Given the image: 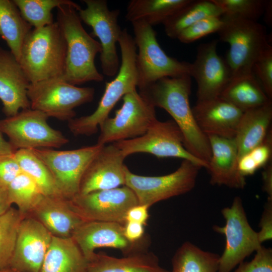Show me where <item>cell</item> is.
<instances>
[{
  "mask_svg": "<svg viewBox=\"0 0 272 272\" xmlns=\"http://www.w3.org/2000/svg\"><path fill=\"white\" fill-rule=\"evenodd\" d=\"M52 236L31 217L21 221L10 268L17 272H40Z\"/></svg>",
  "mask_w": 272,
  "mask_h": 272,
  "instance_id": "obj_18",
  "label": "cell"
},
{
  "mask_svg": "<svg viewBox=\"0 0 272 272\" xmlns=\"http://www.w3.org/2000/svg\"><path fill=\"white\" fill-rule=\"evenodd\" d=\"M257 232L260 242L262 243L272 238V198H267L260 220Z\"/></svg>",
  "mask_w": 272,
  "mask_h": 272,
  "instance_id": "obj_42",
  "label": "cell"
},
{
  "mask_svg": "<svg viewBox=\"0 0 272 272\" xmlns=\"http://www.w3.org/2000/svg\"><path fill=\"white\" fill-rule=\"evenodd\" d=\"M207 136L211 150V157L207 169L211 176V184L243 188L246 184V179L238 169V151L234 138Z\"/></svg>",
  "mask_w": 272,
  "mask_h": 272,
  "instance_id": "obj_22",
  "label": "cell"
},
{
  "mask_svg": "<svg viewBox=\"0 0 272 272\" xmlns=\"http://www.w3.org/2000/svg\"><path fill=\"white\" fill-rule=\"evenodd\" d=\"M88 261L72 237L52 236L40 272H85Z\"/></svg>",
  "mask_w": 272,
  "mask_h": 272,
  "instance_id": "obj_26",
  "label": "cell"
},
{
  "mask_svg": "<svg viewBox=\"0 0 272 272\" xmlns=\"http://www.w3.org/2000/svg\"><path fill=\"white\" fill-rule=\"evenodd\" d=\"M86 8L78 14L81 20L93 30L91 36L99 40L102 50L100 60L104 75L113 77L118 72L120 64L116 43L122 32L118 23L119 10L109 9L106 0H83Z\"/></svg>",
  "mask_w": 272,
  "mask_h": 272,
  "instance_id": "obj_14",
  "label": "cell"
},
{
  "mask_svg": "<svg viewBox=\"0 0 272 272\" xmlns=\"http://www.w3.org/2000/svg\"><path fill=\"white\" fill-rule=\"evenodd\" d=\"M272 1L266 0L265 9L263 13L264 18L266 23L270 25L272 20Z\"/></svg>",
  "mask_w": 272,
  "mask_h": 272,
  "instance_id": "obj_49",
  "label": "cell"
},
{
  "mask_svg": "<svg viewBox=\"0 0 272 272\" xmlns=\"http://www.w3.org/2000/svg\"><path fill=\"white\" fill-rule=\"evenodd\" d=\"M30 83L13 54L0 47V100L7 117L30 108L27 96Z\"/></svg>",
  "mask_w": 272,
  "mask_h": 272,
  "instance_id": "obj_20",
  "label": "cell"
},
{
  "mask_svg": "<svg viewBox=\"0 0 272 272\" xmlns=\"http://www.w3.org/2000/svg\"><path fill=\"white\" fill-rule=\"evenodd\" d=\"M217 41L201 44L195 59L190 63L189 75L197 84V102L220 96L232 79V74L225 58L217 51Z\"/></svg>",
  "mask_w": 272,
  "mask_h": 272,
  "instance_id": "obj_16",
  "label": "cell"
},
{
  "mask_svg": "<svg viewBox=\"0 0 272 272\" xmlns=\"http://www.w3.org/2000/svg\"><path fill=\"white\" fill-rule=\"evenodd\" d=\"M103 146L96 144L67 151L48 148L30 150L50 171L60 195L71 200L78 194L85 171Z\"/></svg>",
  "mask_w": 272,
  "mask_h": 272,
  "instance_id": "obj_13",
  "label": "cell"
},
{
  "mask_svg": "<svg viewBox=\"0 0 272 272\" xmlns=\"http://www.w3.org/2000/svg\"><path fill=\"white\" fill-rule=\"evenodd\" d=\"M120 108L114 117H108L100 125L97 144H106L143 135L157 119L155 107L137 90L123 97Z\"/></svg>",
  "mask_w": 272,
  "mask_h": 272,
  "instance_id": "obj_11",
  "label": "cell"
},
{
  "mask_svg": "<svg viewBox=\"0 0 272 272\" xmlns=\"http://www.w3.org/2000/svg\"><path fill=\"white\" fill-rule=\"evenodd\" d=\"M94 93L93 88L77 87L61 76L30 83L27 96L30 108L69 121L76 116L74 109L91 102Z\"/></svg>",
  "mask_w": 272,
  "mask_h": 272,
  "instance_id": "obj_7",
  "label": "cell"
},
{
  "mask_svg": "<svg viewBox=\"0 0 272 272\" xmlns=\"http://www.w3.org/2000/svg\"><path fill=\"white\" fill-rule=\"evenodd\" d=\"M77 3L57 8L56 22L64 37L66 47L65 69L62 77L70 84L101 82L103 76L95 64V58L102 50L100 43L85 30L78 14Z\"/></svg>",
  "mask_w": 272,
  "mask_h": 272,
  "instance_id": "obj_2",
  "label": "cell"
},
{
  "mask_svg": "<svg viewBox=\"0 0 272 272\" xmlns=\"http://www.w3.org/2000/svg\"><path fill=\"white\" fill-rule=\"evenodd\" d=\"M224 226H214L213 230L224 235L225 246L220 256L218 272H231L245 258L262 246L257 232L249 224L242 201L236 196L230 207L223 208Z\"/></svg>",
  "mask_w": 272,
  "mask_h": 272,
  "instance_id": "obj_8",
  "label": "cell"
},
{
  "mask_svg": "<svg viewBox=\"0 0 272 272\" xmlns=\"http://www.w3.org/2000/svg\"><path fill=\"white\" fill-rule=\"evenodd\" d=\"M223 15L257 21L263 15L266 0H212Z\"/></svg>",
  "mask_w": 272,
  "mask_h": 272,
  "instance_id": "obj_36",
  "label": "cell"
},
{
  "mask_svg": "<svg viewBox=\"0 0 272 272\" xmlns=\"http://www.w3.org/2000/svg\"><path fill=\"white\" fill-rule=\"evenodd\" d=\"M125 158L113 143L104 145L85 171L78 194L125 185Z\"/></svg>",
  "mask_w": 272,
  "mask_h": 272,
  "instance_id": "obj_19",
  "label": "cell"
},
{
  "mask_svg": "<svg viewBox=\"0 0 272 272\" xmlns=\"http://www.w3.org/2000/svg\"><path fill=\"white\" fill-rule=\"evenodd\" d=\"M238 169L240 173L245 177L253 175L259 167L250 154L247 153L239 158Z\"/></svg>",
  "mask_w": 272,
  "mask_h": 272,
  "instance_id": "obj_45",
  "label": "cell"
},
{
  "mask_svg": "<svg viewBox=\"0 0 272 272\" xmlns=\"http://www.w3.org/2000/svg\"><path fill=\"white\" fill-rule=\"evenodd\" d=\"M272 102L244 112L234 139L239 158L261 143L271 128Z\"/></svg>",
  "mask_w": 272,
  "mask_h": 272,
  "instance_id": "obj_25",
  "label": "cell"
},
{
  "mask_svg": "<svg viewBox=\"0 0 272 272\" xmlns=\"http://www.w3.org/2000/svg\"><path fill=\"white\" fill-rule=\"evenodd\" d=\"M14 156L21 171L36 183L43 195L61 196L50 171L31 150H18Z\"/></svg>",
  "mask_w": 272,
  "mask_h": 272,
  "instance_id": "obj_32",
  "label": "cell"
},
{
  "mask_svg": "<svg viewBox=\"0 0 272 272\" xmlns=\"http://www.w3.org/2000/svg\"><path fill=\"white\" fill-rule=\"evenodd\" d=\"M28 217L39 222L52 236L63 238L72 237L85 222L61 196L43 195Z\"/></svg>",
  "mask_w": 272,
  "mask_h": 272,
  "instance_id": "obj_23",
  "label": "cell"
},
{
  "mask_svg": "<svg viewBox=\"0 0 272 272\" xmlns=\"http://www.w3.org/2000/svg\"><path fill=\"white\" fill-rule=\"evenodd\" d=\"M222 18L218 33L220 39L229 45L225 59L232 79L252 74L255 61L269 45L263 26L234 16L223 15Z\"/></svg>",
  "mask_w": 272,
  "mask_h": 272,
  "instance_id": "obj_5",
  "label": "cell"
},
{
  "mask_svg": "<svg viewBox=\"0 0 272 272\" xmlns=\"http://www.w3.org/2000/svg\"><path fill=\"white\" fill-rule=\"evenodd\" d=\"M6 192L9 202L16 205L24 217L29 215L43 196L36 183L22 172L9 184Z\"/></svg>",
  "mask_w": 272,
  "mask_h": 272,
  "instance_id": "obj_33",
  "label": "cell"
},
{
  "mask_svg": "<svg viewBox=\"0 0 272 272\" xmlns=\"http://www.w3.org/2000/svg\"><path fill=\"white\" fill-rule=\"evenodd\" d=\"M266 95L272 98V46L269 44L259 55L252 70Z\"/></svg>",
  "mask_w": 272,
  "mask_h": 272,
  "instance_id": "obj_38",
  "label": "cell"
},
{
  "mask_svg": "<svg viewBox=\"0 0 272 272\" xmlns=\"http://www.w3.org/2000/svg\"><path fill=\"white\" fill-rule=\"evenodd\" d=\"M157 256L147 250L117 258L95 253L88 260L85 272H167Z\"/></svg>",
  "mask_w": 272,
  "mask_h": 272,
  "instance_id": "obj_24",
  "label": "cell"
},
{
  "mask_svg": "<svg viewBox=\"0 0 272 272\" xmlns=\"http://www.w3.org/2000/svg\"><path fill=\"white\" fill-rule=\"evenodd\" d=\"M24 218L12 207L0 215V270L10 268L19 227Z\"/></svg>",
  "mask_w": 272,
  "mask_h": 272,
  "instance_id": "obj_35",
  "label": "cell"
},
{
  "mask_svg": "<svg viewBox=\"0 0 272 272\" xmlns=\"http://www.w3.org/2000/svg\"><path fill=\"white\" fill-rule=\"evenodd\" d=\"M259 168L264 167L270 162L272 153V131L269 130L263 142L249 153Z\"/></svg>",
  "mask_w": 272,
  "mask_h": 272,
  "instance_id": "obj_41",
  "label": "cell"
},
{
  "mask_svg": "<svg viewBox=\"0 0 272 272\" xmlns=\"http://www.w3.org/2000/svg\"><path fill=\"white\" fill-rule=\"evenodd\" d=\"M0 272H17L11 268H8L0 270Z\"/></svg>",
  "mask_w": 272,
  "mask_h": 272,
  "instance_id": "obj_50",
  "label": "cell"
},
{
  "mask_svg": "<svg viewBox=\"0 0 272 272\" xmlns=\"http://www.w3.org/2000/svg\"><path fill=\"white\" fill-rule=\"evenodd\" d=\"M69 203L85 222H110L123 225L128 210L139 204L134 192L126 185L77 194L69 200Z\"/></svg>",
  "mask_w": 272,
  "mask_h": 272,
  "instance_id": "obj_15",
  "label": "cell"
},
{
  "mask_svg": "<svg viewBox=\"0 0 272 272\" xmlns=\"http://www.w3.org/2000/svg\"><path fill=\"white\" fill-rule=\"evenodd\" d=\"M23 18L34 28L53 24L52 11L75 2L70 0H13Z\"/></svg>",
  "mask_w": 272,
  "mask_h": 272,
  "instance_id": "obj_34",
  "label": "cell"
},
{
  "mask_svg": "<svg viewBox=\"0 0 272 272\" xmlns=\"http://www.w3.org/2000/svg\"><path fill=\"white\" fill-rule=\"evenodd\" d=\"M131 24L138 48L135 65L139 89L163 78L189 75L190 63L168 56L160 46L152 26L141 21Z\"/></svg>",
  "mask_w": 272,
  "mask_h": 272,
  "instance_id": "obj_6",
  "label": "cell"
},
{
  "mask_svg": "<svg viewBox=\"0 0 272 272\" xmlns=\"http://www.w3.org/2000/svg\"><path fill=\"white\" fill-rule=\"evenodd\" d=\"M200 129L206 135L234 138L243 112L218 97L196 102L192 108Z\"/></svg>",
  "mask_w": 272,
  "mask_h": 272,
  "instance_id": "obj_21",
  "label": "cell"
},
{
  "mask_svg": "<svg viewBox=\"0 0 272 272\" xmlns=\"http://www.w3.org/2000/svg\"><path fill=\"white\" fill-rule=\"evenodd\" d=\"M219 97L243 112L271 101L253 73L232 79Z\"/></svg>",
  "mask_w": 272,
  "mask_h": 272,
  "instance_id": "obj_27",
  "label": "cell"
},
{
  "mask_svg": "<svg viewBox=\"0 0 272 272\" xmlns=\"http://www.w3.org/2000/svg\"><path fill=\"white\" fill-rule=\"evenodd\" d=\"M16 150L9 142L7 141L0 131V156L14 154Z\"/></svg>",
  "mask_w": 272,
  "mask_h": 272,
  "instance_id": "obj_47",
  "label": "cell"
},
{
  "mask_svg": "<svg viewBox=\"0 0 272 272\" xmlns=\"http://www.w3.org/2000/svg\"><path fill=\"white\" fill-rule=\"evenodd\" d=\"M126 157L137 153H147L158 158L174 157L190 161L201 168L208 164L197 159L185 148L183 137L173 120L157 119L143 135L113 143Z\"/></svg>",
  "mask_w": 272,
  "mask_h": 272,
  "instance_id": "obj_12",
  "label": "cell"
},
{
  "mask_svg": "<svg viewBox=\"0 0 272 272\" xmlns=\"http://www.w3.org/2000/svg\"><path fill=\"white\" fill-rule=\"evenodd\" d=\"M221 10L212 0H191L163 24L166 34L175 39L184 30L198 21L210 17H221Z\"/></svg>",
  "mask_w": 272,
  "mask_h": 272,
  "instance_id": "obj_31",
  "label": "cell"
},
{
  "mask_svg": "<svg viewBox=\"0 0 272 272\" xmlns=\"http://www.w3.org/2000/svg\"><path fill=\"white\" fill-rule=\"evenodd\" d=\"M144 226L139 223L126 222L123 225L124 235L131 243L139 242L146 237Z\"/></svg>",
  "mask_w": 272,
  "mask_h": 272,
  "instance_id": "obj_43",
  "label": "cell"
},
{
  "mask_svg": "<svg viewBox=\"0 0 272 272\" xmlns=\"http://www.w3.org/2000/svg\"><path fill=\"white\" fill-rule=\"evenodd\" d=\"M123 224L110 222L88 221L81 224L72 237L88 261L100 247L120 250L124 256L146 250V238L137 243L129 242L124 235Z\"/></svg>",
  "mask_w": 272,
  "mask_h": 272,
  "instance_id": "obj_17",
  "label": "cell"
},
{
  "mask_svg": "<svg viewBox=\"0 0 272 272\" xmlns=\"http://www.w3.org/2000/svg\"><path fill=\"white\" fill-rule=\"evenodd\" d=\"M149 209L147 206L139 204L131 207L126 213L125 222H136L145 226L149 218Z\"/></svg>",
  "mask_w": 272,
  "mask_h": 272,
  "instance_id": "obj_44",
  "label": "cell"
},
{
  "mask_svg": "<svg viewBox=\"0 0 272 272\" xmlns=\"http://www.w3.org/2000/svg\"><path fill=\"white\" fill-rule=\"evenodd\" d=\"M222 25V16L205 18L184 30L177 39L182 43H190L209 34L218 32Z\"/></svg>",
  "mask_w": 272,
  "mask_h": 272,
  "instance_id": "obj_37",
  "label": "cell"
},
{
  "mask_svg": "<svg viewBox=\"0 0 272 272\" xmlns=\"http://www.w3.org/2000/svg\"><path fill=\"white\" fill-rule=\"evenodd\" d=\"M200 168L190 161L183 160L178 168L170 174L146 176L134 174L126 167L125 185L134 192L139 205L150 208L159 201L191 191Z\"/></svg>",
  "mask_w": 272,
  "mask_h": 272,
  "instance_id": "obj_9",
  "label": "cell"
},
{
  "mask_svg": "<svg viewBox=\"0 0 272 272\" xmlns=\"http://www.w3.org/2000/svg\"><path fill=\"white\" fill-rule=\"evenodd\" d=\"M191 0H131L125 19L131 23L143 21L153 27L163 24Z\"/></svg>",
  "mask_w": 272,
  "mask_h": 272,
  "instance_id": "obj_29",
  "label": "cell"
},
{
  "mask_svg": "<svg viewBox=\"0 0 272 272\" xmlns=\"http://www.w3.org/2000/svg\"><path fill=\"white\" fill-rule=\"evenodd\" d=\"M7 192L0 188V215L7 211L11 207Z\"/></svg>",
  "mask_w": 272,
  "mask_h": 272,
  "instance_id": "obj_48",
  "label": "cell"
},
{
  "mask_svg": "<svg viewBox=\"0 0 272 272\" xmlns=\"http://www.w3.org/2000/svg\"><path fill=\"white\" fill-rule=\"evenodd\" d=\"M118 43L121 51V64L115 78L106 83L104 92L97 108L90 115L68 121L69 128L75 136H90L96 133L99 125L108 117L118 101L125 94L136 90L138 86L135 65L137 47L133 37L126 29L122 30Z\"/></svg>",
  "mask_w": 272,
  "mask_h": 272,
  "instance_id": "obj_3",
  "label": "cell"
},
{
  "mask_svg": "<svg viewBox=\"0 0 272 272\" xmlns=\"http://www.w3.org/2000/svg\"><path fill=\"white\" fill-rule=\"evenodd\" d=\"M48 116L28 108L0 120V131L6 134L16 150L60 148L69 142L60 131L50 126Z\"/></svg>",
  "mask_w": 272,
  "mask_h": 272,
  "instance_id": "obj_10",
  "label": "cell"
},
{
  "mask_svg": "<svg viewBox=\"0 0 272 272\" xmlns=\"http://www.w3.org/2000/svg\"><path fill=\"white\" fill-rule=\"evenodd\" d=\"M219 259V254L186 241L176 250L167 272H218Z\"/></svg>",
  "mask_w": 272,
  "mask_h": 272,
  "instance_id": "obj_30",
  "label": "cell"
},
{
  "mask_svg": "<svg viewBox=\"0 0 272 272\" xmlns=\"http://www.w3.org/2000/svg\"><path fill=\"white\" fill-rule=\"evenodd\" d=\"M32 29L13 0H0V38L18 61L24 41Z\"/></svg>",
  "mask_w": 272,
  "mask_h": 272,
  "instance_id": "obj_28",
  "label": "cell"
},
{
  "mask_svg": "<svg viewBox=\"0 0 272 272\" xmlns=\"http://www.w3.org/2000/svg\"><path fill=\"white\" fill-rule=\"evenodd\" d=\"M66 47L56 22L32 29L26 36L19 60L30 83L63 76Z\"/></svg>",
  "mask_w": 272,
  "mask_h": 272,
  "instance_id": "obj_4",
  "label": "cell"
},
{
  "mask_svg": "<svg viewBox=\"0 0 272 272\" xmlns=\"http://www.w3.org/2000/svg\"><path fill=\"white\" fill-rule=\"evenodd\" d=\"M238 266L233 272H272V249L262 245L252 260L243 261Z\"/></svg>",
  "mask_w": 272,
  "mask_h": 272,
  "instance_id": "obj_39",
  "label": "cell"
},
{
  "mask_svg": "<svg viewBox=\"0 0 272 272\" xmlns=\"http://www.w3.org/2000/svg\"><path fill=\"white\" fill-rule=\"evenodd\" d=\"M189 75L160 79L139 89V93L155 107L161 108L172 117L181 130L186 150L209 164L210 142L199 128L189 103L191 80Z\"/></svg>",
  "mask_w": 272,
  "mask_h": 272,
  "instance_id": "obj_1",
  "label": "cell"
},
{
  "mask_svg": "<svg viewBox=\"0 0 272 272\" xmlns=\"http://www.w3.org/2000/svg\"><path fill=\"white\" fill-rule=\"evenodd\" d=\"M22 172L20 167L12 154L0 156V188L7 191L12 181Z\"/></svg>",
  "mask_w": 272,
  "mask_h": 272,
  "instance_id": "obj_40",
  "label": "cell"
},
{
  "mask_svg": "<svg viewBox=\"0 0 272 272\" xmlns=\"http://www.w3.org/2000/svg\"><path fill=\"white\" fill-rule=\"evenodd\" d=\"M263 190L267 193V198H272V164L269 162L262 173Z\"/></svg>",
  "mask_w": 272,
  "mask_h": 272,
  "instance_id": "obj_46",
  "label": "cell"
}]
</instances>
